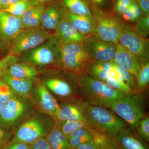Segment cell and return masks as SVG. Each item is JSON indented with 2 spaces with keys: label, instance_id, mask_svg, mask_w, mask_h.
Wrapping results in <instances>:
<instances>
[{
  "label": "cell",
  "instance_id": "4",
  "mask_svg": "<svg viewBox=\"0 0 149 149\" xmlns=\"http://www.w3.org/2000/svg\"><path fill=\"white\" fill-rule=\"evenodd\" d=\"M56 121L54 118L45 113H36L17 129L11 141L31 145L46 138Z\"/></svg>",
  "mask_w": 149,
  "mask_h": 149
},
{
  "label": "cell",
  "instance_id": "1",
  "mask_svg": "<svg viewBox=\"0 0 149 149\" xmlns=\"http://www.w3.org/2000/svg\"><path fill=\"white\" fill-rule=\"evenodd\" d=\"M77 84L81 98L91 105L110 109L115 102L127 95L105 82L91 78L86 73L77 76Z\"/></svg>",
  "mask_w": 149,
  "mask_h": 149
},
{
  "label": "cell",
  "instance_id": "5",
  "mask_svg": "<svg viewBox=\"0 0 149 149\" xmlns=\"http://www.w3.org/2000/svg\"><path fill=\"white\" fill-rule=\"evenodd\" d=\"M145 98L142 93L135 92L118 99L110 109L136 131L139 123L145 116Z\"/></svg>",
  "mask_w": 149,
  "mask_h": 149
},
{
  "label": "cell",
  "instance_id": "37",
  "mask_svg": "<svg viewBox=\"0 0 149 149\" xmlns=\"http://www.w3.org/2000/svg\"><path fill=\"white\" fill-rule=\"evenodd\" d=\"M134 0H116L114 3L113 10L118 15H122Z\"/></svg>",
  "mask_w": 149,
  "mask_h": 149
},
{
  "label": "cell",
  "instance_id": "43",
  "mask_svg": "<svg viewBox=\"0 0 149 149\" xmlns=\"http://www.w3.org/2000/svg\"><path fill=\"white\" fill-rule=\"evenodd\" d=\"M142 14L144 16H149V0H137Z\"/></svg>",
  "mask_w": 149,
  "mask_h": 149
},
{
  "label": "cell",
  "instance_id": "30",
  "mask_svg": "<svg viewBox=\"0 0 149 149\" xmlns=\"http://www.w3.org/2000/svg\"><path fill=\"white\" fill-rule=\"evenodd\" d=\"M142 15L138 3L134 1L121 15L125 21L134 22L139 20L142 17Z\"/></svg>",
  "mask_w": 149,
  "mask_h": 149
},
{
  "label": "cell",
  "instance_id": "12",
  "mask_svg": "<svg viewBox=\"0 0 149 149\" xmlns=\"http://www.w3.org/2000/svg\"><path fill=\"white\" fill-rule=\"evenodd\" d=\"M22 29L20 17L0 10V42L8 47L11 41Z\"/></svg>",
  "mask_w": 149,
  "mask_h": 149
},
{
  "label": "cell",
  "instance_id": "2",
  "mask_svg": "<svg viewBox=\"0 0 149 149\" xmlns=\"http://www.w3.org/2000/svg\"><path fill=\"white\" fill-rule=\"evenodd\" d=\"M35 113L31 100L16 94L4 104L0 113V126L11 133Z\"/></svg>",
  "mask_w": 149,
  "mask_h": 149
},
{
  "label": "cell",
  "instance_id": "10",
  "mask_svg": "<svg viewBox=\"0 0 149 149\" xmlns=\"http://www.w3.org/2000/svg\"><path fill=\"white\" fill-rule=\"evenodd\" d=\"M83 44L91 60L107 62L114 59L117 44L105 42L93 35L86 36Z\"/></svg>",
  "mask_w": 149,
  "mask_h": 149
},
{
  "label": "cell",
  "instance_id": "40",
  "mask_svg": "<svg viewBox=\"0 0 149 149\" xmlns=\"http://www.w3.org/2000/svg\"><path fill=\"white\" fill-rule=\"evenodd\" d=\"M31 149H52L46 138L35 141L31 145Z\"/></svg>",
  "mask_w": 149,
  "mask_h": 149
},
{
  "label": "cell",
  "instance_id": "7",
  "mask_svg": "<svg viewBox=\"0 0 149 149\" xmlns=\"http://www.w3.org/2000/svg\"><path fill=\"white\" fill-rule=\"evenodd\" d=\"M54 35L41 26L22 29L9 45L8 53L19 57L22 54L42 45Z\"/></svg>",
  "mask_w": 149,
  "mask_h": 149
},
{
  "label": "cell",
  "instance_id": "31",
  "mask_svg": "<svg viewBox=\"0 0 149 149\" xmlns=\"http://www.w3.org/2000/svg\"><path fill=\"white\" fill-rule=\"evenodd\" d=\"M105 83L111 88L116 91L125 93L127 95L135 93L130 89V87L124 81H120L111 77H108L105 81Z\"/></svg>",
  "mask_w": 149,
  "mask_h": 149
},
{
  "label": "cell",
  "instance_id": "42",
  "mask_svg": "<svg viewBox=\"0 0 149 149\" xmlns=\"http://www.w3.org/2000/svg\"><path fill=\"white\" fill-rule=\"evenodd\" d=\"M4 149H31V145L21 142L10 141L6 145Z\"/></svg>",
  "mask_w": 149,
  "mask_h": 149
},
{
  "label": "cell",
  "instance_id": "39",
  "mask_svg": "<svg viewBox=\"0 0 149 149\" xmlns=\"http://www.w3.org/2000/svg\"><path fill=\"white\" fill-rule=\"evenodd\" d=\"M11 137V133L0 126V149H4Z\"/></svg>",
  "mask_w": 149,
  "mask_h": 149
},
{
  "label": "cell",
  "instance_id": "6",
  "mask_svg": "<svg viewBox=\"0 0 149 149\" xmlns=\"http://www.w3.org/2000/svg\"><path fill=\"white\" fill-rule=\"evenodd\" d=\"M60 56L57 39L54 35L42 45L22 54L19 57L20 62L36 68L53 65L60 66Z\"/></svg>",
  "mask_w": 149,
  "mask_h": 149
},
{
  "label": "cell",
  "instance_id": "38",
  "mask_svg": "<svg viewBox=\"0 0 149 149\" xmlns=\"http://www.w3.org/2000/svg\"><path fill=\"white\" fill-rule=\"evenodd\" d=\"M68 143L72 149H75L81 144L85 143L92 139V136L81 138H68L67 137Z\"/></svg>",
  "mask_w": 149,
  "mask_h": 149
},
{
  "label": "cell",
  "instance_id": "25",
  "mask_svg": "<svg viewBox=\"0 0 149 149\" xmlns=\"http://www.w3.org/2000/svg\"><path fill=\"white\" fill-rule=\"evenodd\" d=\"M88 129L96 146L105 149H122L116 138L91 126L88 127Z\"/></svg>",
  "mask_w": 149,
  "mask_h": 149
},
{
  "label": "cell",
  "instance_id": "35",
  "mask_svg": "<svg viewBox=\"0 0 149 149\" xmlns=\"http://www.w3.org/2000/svg\"><path fill=\"white\" fill-rule=\"evenodd\" d=\"M20 61L19 57L8 53L0 59V77L12 65Z\"/></svg>",
  "mask_w": 149,
  "mask_h": 149
},
{
  "label": "cell",
  "instance_id": "3",
  "mask_svg": "<svg viewBox=\"0 0 149 149\" xmlns=\"http://www.w3.org/2000/svg\"><path fill=\"white\" fill-rule=\"evenodd\" d=\"M83 114L89 125L116 139L126 123L112 111L104 107L91 105L84 102Z\"/></svg>",
  "mask_w": 149,
  "mask_h": 149
},
{
  "label": "cell",
  "instance_id": "21",
  "mask_svg": "<svg viewBox=\"0 0 149 149\" xmlns=\"http://www.w3.org/2000/svg\"><path fill=\"white\" fill-rule=\"evenodd\" d=\"M112 61L103 62L91 60L86 66V73L95 80L105 82L112 65Z\"/></svg>",
  "mask_w": 149,
  "mask_h": 149
},
{
  "label": "cell",
  "instance_id": "33",
  "mask_svg": "<svg viewBox=\"0 0 149 149\" xmlns=\"http://www.w3.org/2000/svg\"><path fill=\"white\" fill-rule=\"evenodd\" d=\"M15 95L7 83L0 77V101L5 104Z\"/></svg>",
  "mask_w": 149,
  "mask_h": 149
},
{
  "label": "cell",
  "instance_id": "44",
  "mask_svg": "<svg viewBox=\"0 0 149 149\" xmlns=\"http://www.w3.org/2000/svg\"><path fill=\"white\" fill-rule=\"evenodd\" d=\"M91 3V5L103 10L102 8L106 6L109 3V0H88Z\"/></svg>",
  "mask_w": 149,
  "mask_h": 149
},
{
  "label": "cell",
  "instance_id": "48",
  "mask_svg": "<svg viewBox=\"0 0 149 149\" xmlns=\"http://www.w3.org/2000/svg\"><path fill=\"white\" fill-rule=\"evenodd\" d=\"M8 49V47L4 45L2 43L0 42V53L3 51L4 50Z\"/></svg>",
  "mask_w": 149,
  "mask_h": 149
},
{
  "label": "cell",
  "instance_id": "34",
  "mask_svg": "<svg viewBox=\"0 0 149 149\" xmlns=\"http://www.w3.org/2000/svg\"><path fill=\"white\" fill-rule=\"evenodd\" d=\"M136 132L141 139L144 141H149V118L148 116H144L140 120Z\"/></svg>",
  "mask_w": 149,
  "mask_h": 149
},
{
  "label": "cell",
  "instance_id": "23",
  "mask_svg": "<svg viewBox=\"0 0 149 149\" xmlns=\"http://www.w3.org/2000/svg\"><path fill=\"white\" fill-rule=\"evenodd\" d=\"M46 139L52 149H72L68 143L67 136L62 132L59 123L56 120Z\"/></svg>",
  "mask_w": 149,
  "mask_h": 149
},
{
  "label": "cell",
  "instance_id": "26",
  "mask_svg": "<svg viewBox=\"0 0 149 149\" xmlns=\"http://www.w3.org/2000/svg\"><path fill=\"white\" fill-rule=\"evenodd\" d=\"M62 5L71 13L93 17L91 4L85 0H59Z\"/></svg>",
  "mask_w": 149,
  "mask_h": 149
},
{
  "label": "cell",
  "instance_id": "11",
  "mask_svg": "<svg viewBox=\"0 0 149 149\" xmlns=\"http://www.w3.org/2000/svg\"><path fill=\"white\" fill-rule=\"evenodd\" d=\"M36 83L30 97L32 98L30 100L42 112L54 118L59 105L44 83Z\"/></svg>",
  "mask_w": 149,
  "mask_h": 149
},
{
  "label": "cell",
  "instance_id": "50",
  "mask_svg": "<svg viewBox=\"0 0 149 149\" xmlns=\"http://www.w3.org/2000/svg\"><path fill=\"white\" fill-rule=\"evenodd\" d=\"M96 149H104L103 148H101V147H97V148Z\"/></svg>",
  "mask_w": 149,
  "mask_h": 149
},
{
  "label": "cell",
  "instance_id": "47",
  "mask_svg": "<svg viewBox=\"0 0 149 149\" xmlns=\"http://www.w3.org/2000/svg\"><path fill=\"white\" fill-rule=\"evenodd\" d=\"M33 5L46 6L59 0H29Z\"/></svg>",
  "mask_w": 149,
  "mask_h": 149
},
{
  "label": "cell",
  "instance_id": "49",
  "mask_svg": "<svg viewBox=\"0 0 149 149\" xmlns=\"http://www.w3.org/2000/svg\"><path fill=\"white\" fill-rule=\"evenodd\" d=\"M4 104L2 102L0 101V113H1V112L2 111V110L3 109Z\"/></svg>",
  "mask_w": 149,
  "mask_h": 149
},
{
  "label": "cell",
  "instance_id": "16",
  "mask_svg": "<svg viewBox=\"0 0 149 149\" xmlns=\"http://www.w3.org/2000/svg\"><path fill=\"white\" fill-rule=\"evenodd\" d=\"M62 15L63 17L85 37L94 34L95 23L93 17L74 14L68 10L63 5Z\"/></svg>",
  "mask_w": 149,
  "mask_h": 149
},
{
  "label": "cell",
  "instance_id": "29",
  "mask_svg": "<svg viewBox=\"0 0 149 149\" xmlns=\"http://www.w3.org/2000/svg\"><path fill=\"white\" fill-rule=\"evenodd\" d=\"M59 123L62 131L67 136L77 129L81 128L88 129L90 126L87 122L81 120H67Z\"/></svg>",
  "mask_w": 149,
  "mask_h": 149
},
{
  "label": "cell",
  "instance_id": "9",
  "mask_svg": "<svg viewBox=\"0 0 149 149\" xmlns=\"http://www.w3.org/2000/svg\"><path fill=\"white\" fill-rule=\"evenodd\" d=\"M118 44L133 54L141 63L149 60V40L141 36L130 24L122 21Z\"/></svg>",
  "mask_w": 149,
  "mask_h": 149
},
{
  "label": "cell",
  "instance_id": "32",
  "mask_svg": "<svg viewBox=\"0 0 149 149\" xmlns=\"http://www.w3.org/2000/svg\"><path fill=\"white\" fill-rule=\"evenodd\" d=\"M134 29L139 35L145 38H147L149 34V16L142 17L136 21Z\"/></svg>",
  "mask_w": 149,
  "mask_h": 149
},
{
  "label": "cell",
  "instance_id": "8",
  "mask_svg": "<svg viewBox=\"0 0 149 149\" xmlns=\"http://www.w3.org/2000/svg\"><path fill=\"white\" fill-rule=\"evenodd\" d=\"M91 6L95 23L93 35L105 42L118 44L121 20L108 12Z\"/></svg>",
  "mask_w": 149,
  "mask_h": 149
},
{
  "label": "cell",
  "instance_id": "36",
  "mask_svg": "<svg viewBox=\"0 0 149 149\" xmlns=\"http://www.w3.org/2000/svg\"><path fill=\"white\" fill-rule=\"evenodd\" d=\"M116 68L119 71L125 83L130 87L132 91H134V92H136V81L132 74L128 71H126L125 69H123L120 66H118L116 63Z\"/></svg>",
  "mask_w": 149,
  "mask_h": 149
},
{
  "label": "cell",
  "instance_id": "51",
  "mask_svg": "<svg viewBox=\"0 0 149 149\" xmlns=\"http://www.w3.org/2000/svg\"><path fill=\"white\" fill-rule=\"evenodd\" d=\"M134 1H137V0H134Z\"/></svg>",
  "mask_w": 149,
  "mask_h": 149
},
{
  "label": "cell",
  "instance_id": "15",
  "mask_svg": "<svg viewBox=\"0 0 149 149\" xmlns=\"http://www.w3.org/2000/svg\"><path fill=\"white\" fill-rule=\"evenodd\" d=\"M84 102L81 98L73 103L60 106L55 116V119L58 123L67 120H81L87 123L83 112V105Z\"/></svg>",
  "mask_w": 149,
  "mask_h": 149
},
{
  "label": "cell",
  "instance_id": "13",
  "mask_svg": "<svg viewBox=\"0 0 149 149\" xmlns=\"http://www.w3.org/2000/svg\"><path fill=\"white\" fill-rule=\"evenodd\" d=\"M113 61L117 65L132 74L136 80L141 68V63L133 54L118 44Z\"/></svg>",
  "mask_w": 149,
  "mask_h": 149
},
{
  "label": "cell",
  "instance_id": "14",
  "mask_svg": "<svg viewBox=\"0 0 149 149\" xmlns=\"http://www.w3.org/2000/svg\"><path fill=\"white\" fill-rule=\"evenodd\" d=\"M63 17L62 5L59 1L45 6L41 17L40 26L47 31H54Z\"/></svg>",
  "mask_w": 149,
  "mask_h": 149
},
{
  "label": "cell",
  "instance_id": "27",
  "mask_svg": "<svg viewBox=\"0 0 149 149\" xmlns=\"http://www.w3.org/2000/svg\"><path fill=\"white\" fill-rule=\"evenodd\" d=\"M135 81L136 92L142 93L148 88L149 83V60L141 63V68Z\"/></svg>",
  "mask_w": 149,
  "mask_h": 149
},
{
  "label": "cell",
  "instance_id": "41",
  "mask_svg": "<svg viewBox=\"0 0 149 149\" xmlns=\"http://www.w3.org/2000/svg\"><path fill=\"white\" fill-rule=\"evenodd\" d=\"M91 136V133L88 129L85 128H79L70 133L67 136L68 138H81V137Z\"/></svg>",
  "mask_w": 149,
  "mask_h": 149
},
{
  "label": "cell",
  "instance_id": "22",
  "mask_svg": "<svg viewBox=\"0 0 149 149\" xmlns=\"http://www.w3.org/2000/svg\"><path fill=\"white\" fill-rule=\"evenodd\" d=\"M43 83L49 91L61 97H71L74 93L71 85L62 78L50 77L46 79Z\"/></svg>",
  "mask_w": 149,
  "mask_h": 149
},
{
  "label": "cell",
  "instance_id": "19",
  "mask_svg": "<svg viewBox=\"0 0 149 149\" xmlns=\"http://www.w3.org/2000/svg\"><path fill=\"white\" fill-rule=\"evenodd\" d=\"M54 35L58 40L67 42H83L85 37L63 16L55 30Z\"/></svg>",
  "mask_w": 149,
  "mask_h": 149
},
{
  "label": "cell",
  "instance_id": "18",
  "mask_svg": "<svg viewBox=\"0 0 149 149\" xmlns=\"http://www.w3.org/2000/svg\"><path fill=\"white\" fill-rule=\"evenodd\" d=\"M136 132L128 127L120 130L116 139L122 149H148L145 141Z\"/></svg>",
  "mask_w": 149,
  "mask_h": 149
},
{
  "label": "cell",
  "instance_id": "17",
  "mask_svg": "<svg viewBox=\"0 0 149 149\" xmlns=\"http://www.w3.org/2000/svg\"><path fill=\"white\" fill-rule=\"evenodd\" d=\"M1 77L15 94L30 99L36 80L12 77L6 72L2 74Z\"/></svg>",
  "mask_w": 149,
  "mask_h": 149
},
{
  "label": "cell",
  "instance_id": "45",
  "mask_svg": "<svg viewBox=\"0 0 149 149\" xmlns=\"http://www.w3.org/2000/svg\"><path fill=\"white\" fill-rule=\"evenodd\" d=\"M96 146L93 139L81 144L75 149H96Z\"/></svg>",
  "mask_w": 149,
  "mask_h": 149
},
{
  "label": "cell",
  "instance_id": "24",
  "mask_svg": "<svg viewBox=\"0 0 149 149\" xmlns=\"http://www.w3.org/2000/svg\"><path fill=\"white\" fill-rule=\"evenodd\" d=\"M45 6L32 4L20 17L22 29L40 26L41 17Z\"/></svg>",
  "mask_w": 149,
  "mask_h": 149
},
{
  "label": "cell",
  "instance_id": "28",
  "mask_svg": "<svg viewBox=\"0 0 149 149\" xmlns=\"http://www.w3.org/2000/svg\"><path fill=\"white\" fill-rule=\"evenodd\" d=\"M32 5L29 0H22L2 10L17 17H21Z\"/></svg>",
  "mask_w": 149,
  "mask_h": 149
},
{
  "label": "cell",
  "instance_id": "46",
  "mask_svg": "<svg viewBox=\"0 0 149 149\" xmlns=\"http://www.w3.org/2000/svg\"><path fill=\"white\" fill-rule=\"evenodd\" d=\"M22 0H0V10H2Z\"/></svg>",
  "mask_w": 149,
  "mask_h": 149
},
{
  "label": "cell",
  "instance_id": "20",
  "mask_svg": "<svg viewBox=\"0 0 149 149\" xmlns=\"http://www.w3.org/2000/svg\"><path fill=\"white\" fill-rule=\"evenodd\" d=\"M6 73L12 77L37 80L39 73L35 67L29 63L18 62L10 66Z\"/></svg>",
  "mask_w": 149,
  "mask_h": 149
}]
</instances>
